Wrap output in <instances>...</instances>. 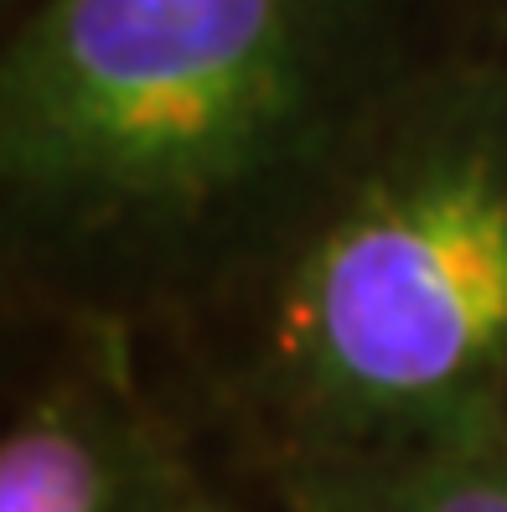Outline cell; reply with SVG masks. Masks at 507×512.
Returning a JSON list of instances; mask_svg holds the SVG:
<instances>
[{"label": "cell", "instance_id": "cell-2", "mask_svg": "<svg viewBox=\"0 0 507 512\" xmlns=\"http://www.w3.org/2000/svg\"><path fill=\"white\" fill-rule=\"evenodd\" d=\"M238 264L254 378L311 440H482L507 394V63L404 73Z\"/></svg>", "mask_w": 507, "mask_h": 512}, {"label": "cell", "instance_id": "cell-5", "mask_svg": "<svg viewBox=\"0 0 507 512\" xmlns=\"http://www.w3.org/2000/svg\"><path fill=\"white\" fill-rule=\"evenodd\" d=\"M482 445H487L492 456H497V461L507 466V394H502V404H497V414H492V425H487Z\"/></svg>", "mask_w": 507, "mask_h": 512}, {"label": "cell", "instance_id": "cell-1", "mask_svg": "<svg viewBox=\"0 0 507 512\" xmlns=\"http://www.w3.org/2000/svg\"><path fill=\"white\" fill-rule=\"evenodd\" d=\"M399 0H42L0 63V182L26 254H244L394 94Z\"/></svg>", "mask_w": 507, "mask_h": 512}, {"label": "cell", "instance_id": "cell-4", "mask_svg": "<svg viewBox=\"0 0 507 512\" xmlns=\"http://www.w3.org/2000/svg\"><path fill=\"white\" fill-rule=\"evenodd\" d=\"M321 512H507V466L482 440L342 461L316 481Z\"/></svg>", "mask_w": 507, "mask_h": 512}, {"label": "cell", "instance_id": "cell-3", "mask_svg": "<svg viewBox=\"0 0 507 512\" xmlns=\"http://www.w3.org/2000/svg\"><path fill=\"white\" fill-rule=\"evenodd\" d=\"M0 512H140L130 456L83 399H42L0 445Z\"/></svg>", "mask_w": 507, "mask_h": 512}]
</instances>
